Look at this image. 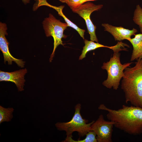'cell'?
Wrapping results in <instances>:
<instances>
[{"label": "cell", "instance_id": "6da1fadb", "mask_svg": "<svg viewBox=\"0 0 142 142\" xmlns=\"http://www.w3.org/2000/svg\"><path fill=\"white\" fill-rule=\"evenodd\" d=\"M98 109L107 111V118L115 122L116 128L131 135L142 133V108L123 105L121 108L115 110L101 104Z\"/></svg>", "mask_w": 142, "mask_h": 142}, {"label": "cell", "instance_id": "7a4b0ae2", "mask_svg": "<svg viewBox=\"0 0 142 142\" xmlns=\"http://www.w3.org/2000/svg\"><path fill=\"white\" fill-rule=\"evenodd\" d=\"M121 84L125 102L142 108V58L137 60L133 67L126 68Z\"/></svg>", "mask_w": 142, "mask_h": 142}, {"label": "cell", "instance_id": "3957f363", "mask_svg": "<svg viewBox=\"0 0 142 142\" xmlns=\"http://www.w3.org/2000/svg\"><path fill=\"white\" fill-rule=\"evenodd\" d=\"M119 51H115L109 60L104 62L102 67L103 69L106 70L108 77L102 83L103 85L109 89L113 88L117 90L119 88L120 81L124 75V71L127 67H130L133 62H128L123 64L120 61Z\"/></svg>", "mask_w": 142, "mask_h": 142}, {"label": "cell", "instance_id": "277c9868", "mask_svg": "<svg viewBox=\"0 0 142 142\" xmlns=\"http://www.w3.org/2000/svg\"><path fill=\"white\" fill-rule=\"evenodd\" d=\"M81 105L77 104L75 106L74 114L71 120L67 122H58L55 125L57 129L59 131H64L66 132V137L65 140L62 141L65 142L70 138H72V134L74 131L78 132L79 137H83L85 135L90 131L91 126L95 121L88 123V120L83 118L81 115L80 110Z\"/></svg>", "mask_w": 142, "mask_h": 142}, {"label": "cell", "instance_id": "5b68a950", "mask_svg": "<svg viewBox=\"0 0 142 142\" xmlns=\"http://www.w3.org/2000/svg\"><path fill=\"white\" fill-rule=\"evenodd\" d=\"M42 24L46 36H52L54 39V48L49 59L51 62L57 47L59 45H64L62 40L65 37L63 32L68 26L66 23L61 22L51 13L49 14L48 17L44 19Z\"/></svg>", "mask_w": 142, "mask_h": 142}, {"label": "cell", "instance_id": "8992f818", "mask_svg": "<svg viewBox=\"0 0 142 142\" xmlns=\"http://www.w3.org/2000/svg\"><path fill=\"white\" fill-rule=\"evenodd\" d=\"M103 6L102 4L96 5L91 2H88L72 9L73 12L78 14L84 20L88 32L90 35V40L97 42H98V41L95 34L96 27L91 21L90 15L93 12L101 9Z\"/></svg>", "mask_w": 142, "mask_h": 142}, {"label": "cell", "instance_id": "52a82bcc", "mask_svg": "<svg viewBox=\"0 0 142 142\" xmlns=\"http://www.w3.org/2000/svg\"><path fill=\"white\" fill-rule=\"evenodd\" d=\"M115 123L112 121L105 120L103 115L100 114L91 125L90 130L96 133L98 142H112L113 128Z\"/></svg>", "mask_w": 142, "mask_h": 142}, {"label": "cell", "instance_id": "ba28073f", "mask_svg": "<svg viewBox=\"0 0 142 142\" xmlns=\"http://www.w3.org/2000/svg\"><path fill=\"white\" fill-rule=\"evenodd\" d=\"M7 28L5 23H0V49L2 52L4 63L6 61L8 65H11L12 62H14L17 65L21 68L24 67L25 62L22 59H17L14 57L10 53L9 49V42L6 36L8 35L7 30Z\"/></svg>", "mask_w": 142, "mask_h": 142}, {"label": "cell", "instance_id": "9c48e42d", "mask_svg": "<svg viewBox=\"0 0 142 142\" xmlns=\"http://www.w3.org/2000/svg\"><path fill=\"white\" fill-rule=\"evenodd\" d=\"M27 72L25 68L12 72L0 71V81L11 82L14 83L19 91L24 90L23 87L25 80L24 76Z\"/></svg>", "mask_w": 142, "mask_h": 142}, {"label": "cell", "instance_id": "30bf717a", "mask_svg": "<svg viewBox=\"0 0 142 142\" xmlns=\"http://www.w3.org/2000/svg\"><path fill=\"white\" fill-rule=\"evenodd\" d=\"M102 26L104 27L105 31L110 33L116 41H120L124 39L129 41L131 38V36L137 32L134 28L130 30L121 27L113 26L108 23L102 24Z\"/></svg>", "mask_w": 142, "mask_h": 142}, {"label": "cell", "instance_id": "8fae6325", "mask_svg": "<svg viewBox=\"0 0 142 142\" xmlns=\"http://www.w3.org/2000/svg\"><path fill=\"white\" fill-rule=\"evenodd\" d=\"M134 35V38H131L129 40L133 47L131 61L142 58V33Z\"/></svg>", "mask_w": 142, "mask_h": 142}, {"label": "cell", "instance_id": "7c38bea8", "mask_svg": "<svg viewBox=\"0 0 142 142\" xmlns=\"http://www.w3.org/2000/svg\"><path fill=\"white\" fill-rule=\"evenodd\" d=\"M64 7L61 6L59 7H55V9L58 12L59 15L62 17L64 19L66 23L67 24L68 26L71 27L75 29L78 33L83 39H84V34L85 31L78 27L75 24L72 22L68 19L63 14L62 12V10Z\"/></svg>", "mask_w": 142, "mask_h": 142}, {"label": "cell", "instance_id": "4fadbf2b", "mask_svg": "<svg viewBox=\"0 0 142 142\" xmlns=\"http://www.w3.org/2000/svg\"><path fill=\"white\" fill-rule=\"evenodd\" d=\"M14 110L12 107L5 108L0 106V124L4 122L11 121L13 117V113Z\"/></svg>", "mask_w": 142, "mask_h": 142}, {"label": "cell", "instance_id": "5bb4252c", "mask_svg": "<svg viewBox=\"0 0 142 142\" xmlns=\"http://www.w3.org/2000/svg\"><path fill=\"white\" fill-rule=\"evenodd\" d=\"M133 20L134 23L138 25L140 32L142 33V8L139 5L136 6Z\"/></svg>", "mask_w": 142, "mask_h": 142}, {"label": "cell", "instance_id": "9a60e30c", "mask_svg": "<svg viewBox=\"0 0 142 142\" xmlns=\"http://www.w3.org/2000/svg\"><path fill=\"white\" fill-rule=\"evenodd\" d=\"M86 138L83 140L78 139L77 140H73L70 138L65 142H98L96 138V133L93 131H89L86 134Z\"/></svg>", "mask_w": 142, "mask_h": 142}, {"label": "cell", "instance_id": "2e32d148", "mask_svg": "<svg viewBox=\"0 0 142 142\" xmlns=\"http://www.w3.org/2000/svg\"><path fill=\"white\" fill-rule=\"evenodd\" d=\"M81 0H67L66 3L72 9L75 8L80 5Z\"/></svg>", "mask_w": 142, "mask_h": 142}, {"label": "cell", "instance_id": "e0dca14e", "mask_svg": "<svg viewBox=\"0 0 142 142\" xmlns=\"http://www.w3.org/2000/svg\"><path fill=\"white\" fill-rule=\"evenodd\" d=\"M47 0H35L36 2L33 7V10L35 11L40 6L47 5Z\"/></svg>", "mask_w": 142, "mask_h": 142}, {"label": "cell", "instance_id": "ac0fdd59", "mask_svg": "<svg viewBox=\"0 0 142 142\" xmlns=\"http://www.w3.org/2000/svg\"><path fill=\"white\" fill-rule=\"evenodd\" d=\"M95 0H81L80 2V5H81L84 3L85 2H87L89 1H93Z\"/></svg>", "mask_w": 142, "mask_h": 142}, {"label": "cell", "instance_id": "d6986e66", "mask_svg": "<svg viewBox=\"0 0 142 142\" xmlns=\"http://www.w3.org/2000/svg\"><path fill=\"white\" fill-rule=\"evenodd\" d=\"M23 3L25 4L29 3L30 2V0H21Z\"/></svg>", "mask_w": 142, "mask_h": 142}, {"label": "cell", "instance_id": "ffe728a7", "mask_svg": "<svg viewBox=\"0 0 142 142\" xmlns=\"http://www.w3.org/2000/svg\"><path fill=\"white\" fill-rule=\"evenodd\" d=\"M60 2L62 3H66V2L67 0H58Z\"/></svg>", "mask_w": 142, "mask_h": 142}]
</instances>
